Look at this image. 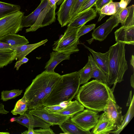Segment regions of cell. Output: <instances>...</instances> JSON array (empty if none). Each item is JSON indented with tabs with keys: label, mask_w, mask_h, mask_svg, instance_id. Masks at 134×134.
I'll use <instances>...</instances> for the list:
<instances>
[{
	"label": "cell",
	"mask_w": 134,
	"mask_h": 134,
	"mask_svg": "<svg viewBox=\"0 0 134 134\" xmlns=\"http://www.w3.org/2000/svg\"><path fill=\"white\" fill-rule=\"evenodd\" d=\"M125 44L117 42L110 47L108 51L109 63L107 84L114 85L111 89L113 91L116 83L124 80V74L128 69L125 58Z\"/></svg>",
	"instance_id": "4"
},
{
	"label": "cell",
	"mask_w": 134,
	"mask_h": 134,
	"mask_svg": "<svg viewBox=\"0 0 134 134\" xmlns=\"http://www.w3.org/2000/svg\"><path fill=\"white\" fill-rule=\"evenodd\" d=\"M115 15L122 26H134V5L124 8H120Z\"/></svg>",
	"instance_id": "16"
},
{
	"label": "cell",
	"mask_w": 134,
	"mask_h": 134,
	"mask_svg": "<svg viewBox=\"0 0 134 134\" xmlns=\"http://www.w3.org/2000/svg\"><path fill=\"white\" fill-rule=\"evenodd\" d=\"M15 118H12L10 119V121L11 122H13L15 121Z\"/></svg>",
	"instance_id": "45"
},
{
	"label": "cell",
	"mask_w": 134,
	"mask_h": 134,
	"mask_svg": "<svg viewBox=\"0 0 134 134\" xmlns=\"http://www.w3.org/2000/svg\"><path fill=\"white\" fill-rule=\"evenodd\" d=\"M97 12L95 9L91 8L77 15L67 24V27L77 28L80 27L88 22L94 19Z\"/></svg>",
	"instance_id": "13"
},
{
	"label": "cell",
	"mask_w": 134,
	"mask_h": 134,
	"mask_svg": "<svg viewBox=\"0 0 134 134\" xmlns=\"http://www.w3.org/2000/svg\"><path fill=\"white\" fill-rule=\"evenodd\" d=\"M9 112L4 109V105L2 103H0V114H7Z\"/></svg>",
	"instance_id": "42"
},
{
	"label": "cell",
	"mask_w": 134,
	"mask_h": 134,
	"mask_svg": "<svg viewBox=\"0 0 134 134\" xmlns=\"http://www.w3.org/2000/svg\"><path fill=\"white\" fill-rule=\"evenodd\" d=\"M23 91V90L19 89L3 91L1 92V99L3 101H6L15 98L21 95Z\"/></svg>",
	"instance_id": "32"
},
{
	"label": "cell",
	"mask_w": 134,
	"mask_h": 134,
	"mask_svg": "<svg viewBox=\"0 0 134 134\" xmlns=\"http://www.w3.org/2000/svg\"><path fill=\"white\" fill-rule=\"evenodd\" d=\"M114 34L116 42L134 45V26H121L116 30Z\"/></svg>",
	"instance_id": "15"
},
{
	"label": "cell",
	"mask_w": 134,
	"mask_h": 134,
	"mask_svg": "<svg viewBox=\"0 0 134 134\" xmlns=\"http://www.w3.org/2000/svg\"><path fill=\"white\" fill-rule=\"evenodd\" d=\"M103 111L113 121L115 127V130L118 129L121 126L123 120L122 108L116 104V101L110 99Z\"/></svg>",
	"instance_id": "12"
},
{
	"label": "cell",
	"mask_w": 134,
	"mask_h": 134,
	"mask_svg": "<svg viewBox=\"0 0 134 134\" xmlns=\"http://www.w3.org/2000/svg\"><path fill=\"white\" fill-rule=\"evenodd\" d=\"M120 8L119 2L112 1L106 4L101 8L98 13L99 16L98 21L106 15H115Z\"/></svg>",
	"instance_id": "26"
},
{
	"label": "cell",
	"mask_w": 134,
	"mask_h": 134,
	"mask_svg": "<svg viewBox=\"0 0 134 134\" xmlns=\"http://www.w3.org/2000/svg\"><path fill=\"white\" fill-rule=\"evenodd\" d=\"M29 60V59L25 57L21 60H18L15 64L14 68H16V70H18L22 64L27 63Z\"/></svg>",
	"instance_id": "40"
},
{
	"label": "cell",
	"mask_w": 134,
	"mask_h": 134,
	"mask_svg": "<svg viewBox=\"0 0 134 134\" xmlns=\"http://www.w3.org/2000/svg\"><path fill=\"white\" fill-rule=\"evenodd\" d=\"M134 96L130 104V107L126 114L123 116V120L120 127L117 129L110 131L109 134H119L130 121L134 116Z\"/></svg>",
	"instance_id": "27"
},
{
	"label": "cell",
	"mask_w": 134,
	"mask_h": 134,
	"mask_svg": "<svg viewBox=\"0 0 134 134\" xmlns=\"http://www.w3.org/2000/svg\"><path fill=\"white\" fill-rule=\"evenodd\" d=\"M96 24H91L88 25H83L79 29L77 34V37L79 39L82 36L88 32L92 30L95 29Z\"/></svg>",
	"instance_id": "34"
},
{
	"label": "cell",
	"mask_w": 134,
	"mask_h": 134,
	"mask_svg": "<svg viewBox=\"0 0 134 134\" xmlns=\"http://www.w3.org/2000/svg\"><path fill=\"white\" fill-rule=\"evenodd\" d=\"M13 46L0 41V51L11 52L13 51Z\"/></svg>",
	"instance_id": "39"
},
{
	"label": "cell",
	"mask_w": 134,
	"mask_h": 134,
	"mask_svg": "<svg viewBox=\"0 0 134 134\" xmlns=\"http://www.w3.org/2000/svg\"><path fill=\"white\" fill-rule=\"evenodd\" d=\"M24 13L20 11L0 19V38L9 34H16L23 28L22 20Z\"/></svg>",
	"instance_id": "6"
},
{
	"label": "cell",
	"mask_w": 134,
	"mask_h": 134,
	"mask_svg": "<svg viewBox=\"0 0 134 134\" xmlns=\"http://www.w3.org/2000/svg\"><path fill=\"white\" fill-rule=\"evenodd\" d=\"M79 77L80 85L84 84L91 78L92 69L89 61L81 69L78 71Z\"/></svg>",
	"instance_id": "29"
},
{
	"label": "cell",
	"mask_w": 134,
	"mask_h": 134,
	"mask_svg": "<svg viewBox=\"0 0 134 134\" xmlns=\"http://www.w3.org/2000/svg\"><path fill=\"white\" fill-rule=\"evenodd\" d=\"M20 6L0 2V19L20 11Z\"/></svg>",
	"instance_id": "28"
},
{
	"label": "cell",
	"mask_w": 134,
	"mask_h": 134,
	"mask_svg": "<svg viewBox=\"0 0 134 134\" xmlns=\"http://www.w3.org/2000/svg\"><path fill=\"white\" fill-rule=\"evenodd\" d=\"M80 28H75L68 27L63 35L54 42L53 50L70 55L78 52L79 50L77 45L80 42L77 34Z\"/></svg>",
	"instance_id": "5"
},
{
	"label": "cell",
	"mask_w": 134,
	"mask_h": 134,
	"mask_svg": "<svg viewBox=\"0 0 134 134\" xmlns=\"http://www.w3.org/2000/svg\"><path fill=\"white\" fill-rule=\"evenodd\" d=\"M41 2L37 8L27 16H23L21 23L22 27H31L35 23L42 10L47 5L48 0H40Z\"/></svg>",
	"instance_id": "21"
},
{
	"label": "cell",
	"mask_w": 134,
	"mask_h": 134,
	"mask_svg": "<svg viewBox=\"0 0 134 134\" xmlns=\"http://www.w3.org/2000/svg\"><path fill=\"white\" fill-rule=\"evenodd\" d=\"M48 1L47 5L41 12L34 24L26 30V32L35 31L40 28L49 25L55 21L57 2L54 0H48Z\"/></svg>",
	"instance_id": "7"
},
{
	"label": "cell",
	"mask_w": 134,
	"mask_h": 134,
	"mask_svg": "<svg viewBox=\"0 0 134 134\" xmlns=\"http://www.w3.org/2000/svg\"><path fill=\"white\" fill-rule=\"evenodd\" d=\"M0 41L13 47L27 44L28 40L25 37L16 34H8L0 38Z\"/></svg>",
	"instance_id": "24"
},
{
	"label": "cell",
	"mask_w": 134,
	"mask_h": 134,
	"mask_svg": "<svg viewBox=\"0 0 134 134\" xmlns=\"http://www.w3.org/2000/svg\"><path fill=\"white\" fill-rule=\"evenodd\" d=\"M97 0H85L80 9L77 14L92 8Z\"/></svg>",
	"instance_id": "35"
},
{
	"label": "cell",
	"mask_w": 134,
	"mask_h": 134,
	"mask_svg": "<svg viewBox=\"0 0 134 134\" xmlns=\"http://www.w3.org/2000/svg\"><path fill=\"white\" fill-rule=\"evenodd\" d=\"M0 134H9V133H8V132H0Z\"/></svg>",
	"instance_id": "46"
},
{
	"label": "cell",
	"mask_w": 134,
	"mask_h": 134,
	"mask_svg": "<svg viewBox=\"0 0 134 134\" xmlns=\"http://www.w3.org/2000/svg\"><path fill=\"white\" fill-rule=\"evenodd\" d=\"M48 41L47 39H46L34 44L13 47V51L15 50L16 52L17 60H21L33 50L46 43Z\"/></svg>",
	"instance_id": "22"
},
{
	"label": "cell",
	"mask_w": 134,
	"mask_h": 134,
	"mask_svg": "<svg viewBox=\"0 0 134 134\" xmlns=\"http://www.w3.org/2000/svg\"><path fill=\"white\" fill-rule=\"evenodd\" d=\"M28 102L24 96L16 102L11 113L14 115H22L28 110Z\"/></svg>",
	"instance_id": "31"
},
{
	"label": "cell",
	"mask_w": 134,
	"mask_h": 134,
	"mask_svg": "<svg viewBox=\"0 0 134 134\" xmlns=\"http://www.w3.org/2000/svg\"><path fill=\"white\" fill-rule=\"evenodd\" d=\"M134 73L132 75H131L130 78V83L131 86L132 88H134Z\"/></svg>",
	"instance_id": "43"
},
{
	"label": "cell",
	"mask_w": 134,
	"mask_h": 134,
	"mask_svg": "<svg viewBox=\"0 0 134 134\" xmlns=\"http://www.w3.org/2000/svg\"><path fill=\"white\" fill-rule=\"evenodd\" d=\"M15 121L26 127L28 129H34L35 127L48 128L52 125L50 124L39 117L30 114L29 110L24 114L15 117Z\"/></svg>",
	"instance_id": "10"
},
{
	"label": "cell",
	"mask_w": 134,
	"mask_h": 134,
	"mask_svg": "<svg viewBox=\"0 0 134 134\" xmlns=\"http://www.w3.org/2000/svg\"><path fill=\"white\" fill-rule=\"evenodd\" d=\"M64 107L61 106L60 104L54 105L44 106V109L49 113L60 110Z\"/></svg>",
	"instance_id": "38"
},
{
	"label": "cell",
	"mask_w": 134,
	"mask_h": 134,
	"mask_svg": "<svg viewBox=\"0 0 134 134\" xmlns=\"http://www.w3.org/2000/svg\"><path fill=\"white\" fill-rule=\"evenodd\" d=\"M61 81L55 87L45 100L43 106L69 102L76 95L80 85L78 71L62 75Z\"/></svg>",
	"instance_id": "3"
},
{
	"label": "cell",
	"mask_w": 134,
	"mask_h": 134,
	"mask_svg": "<svg viewBox=\"0 0 134 134\" xmlns=\"http://www.w3.org/2000/svg\"><path fill=\"white\" fill-rule=\"evenodd\" d=\"M84 109V107L77 100H76L68 102L66 106L63 109L50 113L71 118Z\"/></svg>",
	"instance_id": "18"
},
{
	"label": "cell",
	"mask_w": 134,
	"mask_h": 134,
	"mask_svg": "<svg viewBox=\"0 0 134 134\" xmlns=\"http://www.w3.org/2000/svg\"><path fill=\"white\" fill-rule=\"evenodd\" d=\"M131 0H121L119 2L120 8H124L127 7Z\"/></svg>",
	"instance_id": "41"
},
{
	"label": "cell",
	"mask_w": 134,
	"mask_h": 134,
	"mask_svg": "<svg viewBox=\"0 0 134 134\" xmlns=\"http://www.w3.org/2000/svg\"><path fill=\"white\" fill-rule=\"evenodd\" d=\"M85 47L92 54L95 62L107 77L108 74L109 63L108 51L103 53L96 52L87 46H85Z\"/></svg>",
	"instance_id": "20"
},
{
	"label": "cell",
	"mask_w": 134,
	"mask_h": 134,
	"mask_svg": "<svg viewBox=\"0 0 134 134\" xmlns=\"http://www.w3.org/2000/svg\"><path fill=\"white\" fill-rule=\"evenodd\" d=\"M85 0H75L70 11V21L77 15L80 9Z\"/></svg>",
	"instance_id": "33"
},
{
	"label": "cell",
	"mask_w": 134,
	"mask_h": 134,
	"mask_svg": "<svg viewBox=\"0 0 134 134\" xmlns=\"http://www.w3.org/2000/svg\"><path fill=\"white\" fill-rule=\"evenodd\" d=\"M74 1L65 0L56 13L57 19L62 27L66 25L70 21V11Z\"/></svg>",
	"instance_id": "17"
},
{
	"label": "cell",
	"mask_w": 134,
	"mask_h": 134,
	"mask_svg": "<svg viewBox=\"0 0 134 134\" xmlns=\"http://www.w3.org/2000/svg\"><path fill=\"white\" fill-rule=\"evenodd\" d=\"M55 133L50 128H41L32 130V134H54Z\"/></svg>",
	"instance_id": "36"
},
{
	"label": "cell",
	"mask_w": 134,
	"mask_h": 134,
	"mask_svg": "<svg viewBox=\"0 0 134 134\" xmlns=\"http://www.w3.org/2000/svg\"><path fill=\"white\" fill-rule=\"evenodd\" d=\"M130 64L134 68V56L133 55H132L131 56V58L130 61Z\"/></svg>",
	"instance_id": "44"
},
{
	"label": "cell",
	"mask_w": 134,
	"mask_h": 134,
	"mask_svg": "<svg viewBox=\"0 0 134 134\" xmlns=\"http://www.w3.org/2000/svg\"><path fill=\"white\" fill-rule=\"evenodd\" d=\"M113 92L107 84L96 79L80 87L75 98L84 107L99 112L110 100L116 101Z\"/></svg>",
	"instance_id": "1"
},
{
	"label": "cell",
	"mask_w": 134,
	"mask_h": 134,
	"mask_svg": "<svg viewBox=\"0 0 134 134\" xmlns=\"http://www.w3.org/2000/svg\"><path fill=\"white\" fill-rule=\"evenodd\" d=\"M113 0H97L93 6L95 8V10L97 13H99L101 8L104 5Z\"/></svg>",
	"instance_id": "37"
},
{
	"label": "cell",
	"mask_w": 134,
	"mask_h": 134,
	"mask_svg": "<svg viewBox=\"0 0 134 134\" xmlns=\"http://www.w3.org/2000/svg\"><path fill=\"white\" fill-rule=\"evenodd\" d=\"M71 118L66 120L59 126L63 131L62 134H91L90 131L85 130L74 123Z\"/></svg>",
	"instance_id": "23"
},
{
	"label": "cell",
	"mask_w": 134,
	"mask_h": 134,
	"mask_svg": "<svg viewBox=\"0 0 134 134\" xmlns=\"http://www.w3.org/2000/svg\"><path fill=\"white\" fill-rule=\"evenodd\" d=\"M62 79V75L58 73L45 70L37 76L23 96L28 101V110L43 106L45 100Z\"/></svg>",
	"instance_id": "2"
},
{
	"label": "cell",
	"mask_w": 134,
	"mask_h": 134,
	"mask_svg": "<svg viewBox=\"0 0 134 134\" xmlns=\"http://www.w3.org/2000/svg\"><path fill=\"white\" fill-rule=\"evenodd\" d=\"M88 60L90 61L91 67V78H94L97 80L107 84V76L98 65L91 54L88 56Z\"/></svg>",
	"instance_id": "25"
},
{
	"label": "cell",
	"mask_w": 134,
	"mask_h": 134,
	"mask_svg": "<svg viewBox=\"0 0 134 134\" xmlns=\"http://www.w3.org/2000/svg\"><path fill=\"white\" fill-rule=\"evenodd\" d=\"M119 23L115 15H111L105 23L93 30L92 34V38L87 41L90 44L94 39L100 41H103Z\"/></svg>",
	"instance_id": "9"
},
{
	"label": "cell",
	"mask_w": 134,
	"mask_h": 134,
	"mask_svg": "<svg viewBox=\"0 0 134 134\" xmlns=\"http://www.w3.org/2000/svg\"><path fill=\"white\" fill-rule=\"evenodd\" d=\"M16 52L15 50L11 52L0 51V68L16 60Z\"/></svg>",
	"instance_id": "30"
},
{
	"label": "cell",
	"mask_w": 134,
	"mask_h": 134,
	"mask_svg": "<svg viewBox=\"0 0 134 134\" xmlns=\"http://www.w3.org/2000/svg\"><path fill=\"white\" fill-rule=\"evenodd\" d=\"M99 116L98 112L87 109L77 113L70 118L80 128L89 131L96 125Z\"/></svg>",
	"instance_id": "8"
},
{
	"label": "cell",
	"mask_w": 134,
	"mask_h": 134,
	"mask_svg": "<svg viewBox=\"0 0 134 134\" xmlns=\"http://www.w3.org/2000/svg\"><path fill=\"white\" fill-rule=\"evenodd\" d=\"M29 113L37 116L52 125H59L66 120L70 118L69 117L53 114L47 111L44 108V106L35 109L29 110Z\"/></svg>",
	"instance_id": "11"
},
{
	"label": "cell",
	"mask_w": 134,
	"mask_h": 134,
	"mask_svg": "<svg viewBox=\"0 0 134 134\" xmlns=\"http://www.w3.org/2000/svg\"><path fill=\"white\" fill-rule=\"evenodd\" d=\"M115 130L113 121L104 112L100 115L98 121L93 128L91 134H109V132Z\"/></svg>",
	"instance_id": "14"
},
{
	"label": "cell",
	"mask_w": 134,
	"mask_h": 134,
	"mask_svg": "<svg viewBox=\"0 0 134 134\" xmlns=\"http://www.w3.org/2000/svg\"><path fill=\"white\" fill-rule=\"evenodd\" d=\"M70 55L57 51H53L50 53V59L46 64L45 71L50 72H54V69L61 62L65 60H69Z\"/></svg>",
	"instance_id": "19"
}]
</instances>
